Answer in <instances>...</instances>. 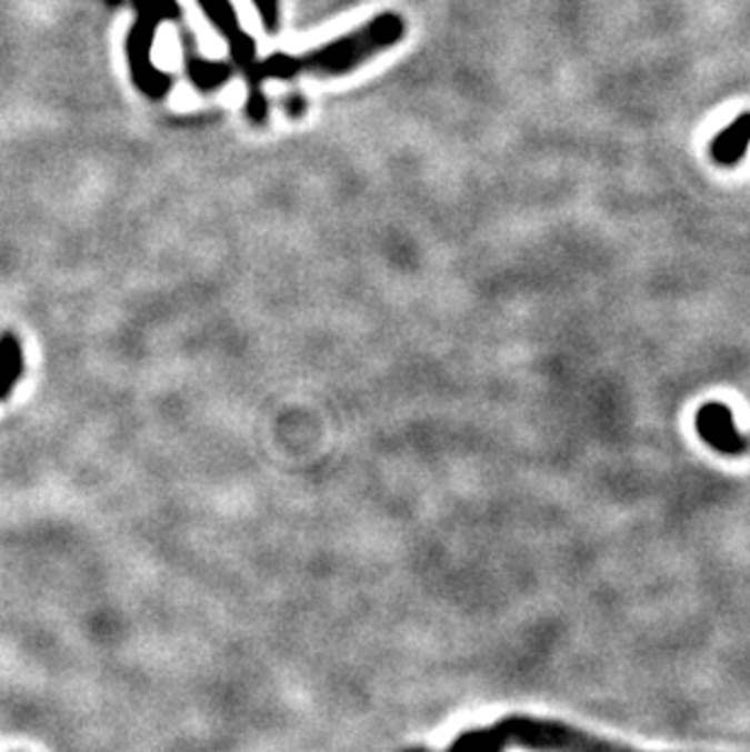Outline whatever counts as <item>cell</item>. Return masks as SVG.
Returning a JSON list of instances; mask_svg holds the SVG:
<instances>
[{
	"instance_id": "1",
	"label": "cell",
	"mask_w": 750,
	"mask_h": 752,
	"mask_svg": "<svg viewBox=\"0 0 750 752\" xmlns=\"http://www.w3.org/2000/svg\"><path fill=\"white\" fill-rule=\"evenodd\" d=\"M404 34V22L398 12H383L376 20L361 24L359 30H353L344 37H339L334 42H327L322 47L304 52L302 57H296L298 61V76H347L353 69L363 67L368 59L386 52L388 47L398 44Z\"/></svg>"
},
{
	"instance_id": "2",
	"label": "cell",
	"mask_w": 750,
	"mask_h": 752,
	"mask_svg": "<svg viewBox=\"0 0 750 752\" xmlns=\"http://www.w3.org/2000/svg\"><path fill=\"white\" fill-rule=\"evenodd\" d=\"M176 18H181V8L176 0H137V22L127 37V61H130L137 88L151 100L167 98L171 91V79L154 67L151 49H154L159 24Z\"/></svg>"
},
{
	"instance_id": "3",
	"label": "cell",
	"mask_w": 750,
	"mask_h": 752,
	"mask_svg": "<svg viewBox=\"0 0 750 752\" xmlns=\"http://www.w3.org/2000/svg\"><path fill=\"white\" fill-rule=\"evenodd\" d=\"M198 3L208 16V20L222 32L227 44H230V54L237 61V67L249 71L253 63H257V42L241 30L230 0H198Z\"/></svg>"
},
{
	"instance_id": "4",
	"label": "cell",
	"mask_w": 750,
	"mask_h": 752,
	"mask_svg": "<svg viewBox=\"0 0 750 752\" xmlns=\"http://www.w3.org/2000/svg\"><path fill=\"white\" fill-rule=\"evenodd\" d=\"M750 147V112H743L736 118L727 130H721L714 142H711V159L719 166H736L746 159Z\"/></svg>"
},
{
	"instance_id": "5",
	"label": "cell",
	"mask_w": 750,
	"mask_h": 752,
	"mask_svg": "<svg viewBox=\"0 0 750 752\" xmlns=\"http://www.w3.org/2000/svg\"><path fill=\"white\" fill-rule=\"evenodd\" d=\"M186 69H188L190 81H193L200 91H214V88H220L230 81V76H232V69L227 67V63L208 61L193 52L186 54Z\"/></svg>"
},
{
	"instance_id": "6",
	"label": "cell",
	"mask_w": 750,
	"mask_h": 752,
	"mask_svg": "<svg viewBox=\"0 0 750 752\" xmlns=\"http://www.w3.org/2000/svg\"><path fill=\"white\" fill-rule=\"evenodd\" d=\"M22 375V349L12 334L0 337V400H8Z\"/></svg>"
},
{
	"instance_id": "7",
	"label": "cell",
	"mask_w": 750,
	"mask_h": 752,
	"mask_svg": "<svg viewBox=\"0 0 750 752\" xmlns=\"http://www.w3.org/2000/svg\"><path fill=\"white\" fill-rule=\"evenodd\" d=\"M247 81H249L247 114L253 124H263L266 118H269V103H266V96H263V81L253 79V76H247Z\"/></svg>"
},
{
	"instance_id": "8",
	"label": "cell",
	"mask_w": 750,
	"mask_h": 752,
	"mask_svg": "<svg viewBox=\"0 0 750 752\" xmlns=\"http://www.w3.org/2000/svg\"><path fill=\"white\" fill-rule=\"evenodd\" d=\"M253 6L261 12V24L266 32H278L281 28V0H253Z\"/></svg>"
},
{
	"instance_id": "9",
	"label": "cell",
	"mask_w": 750,
	"mask_h": 752,
	"mask_svg": "<svg viewBox=\"0 0 750 752\" xmlns=\"http://www.w3.org/2000/svg\"><path fill=\"white\" fill-rule=\"evenodd\" d=\"M302 110H304V103H302V98H300V96H296V98H290V100H288V112H290V114H298V118H300Z\"/></svg>"
},
{
	"instance_id": "10",
	"label": "cell",
	"mask_w": 750,
	"mask_h": 752,
	"mask_svg": "<svg viewBox=\"0 0 750 752\" xmlns=\"http://www.w3.org/2000/svg\"><path fill=\"white\" fill-rule=\"evenodd\" d=\"M108 3H112V6H116V3H120V0H108Z\"/></svg>"
}]
</instances>
